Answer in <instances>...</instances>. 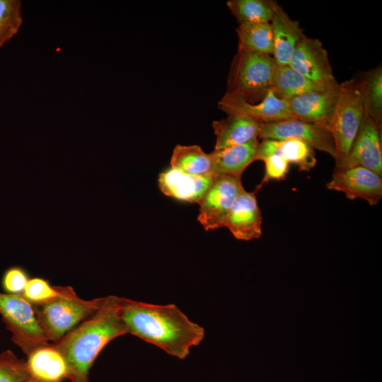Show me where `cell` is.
Segmentation results:
<instances>
[{
	"mask_svg": "<svg viewBox=\"0 0 382 382\" xmlns=\"http://www.w3.org/2000/svg\"><path fill=\"white\" fill-rule=\"evenodd\" d=\"M122 318L127 333L183 359L204 337V328L175 304L157 305L122 298Z\"/></svg>",
	"mask_w": 382,
	"mask_h": 382,
	"instance_id": "1",
	"label": "cell"
},
{
	"mask_svg": "<svg viewBox=\"0 0 382 382\" xmlns=\"http://www.w3.org/2000/svg\"><path fill=\"white\" fill-rule=\"evenodd\" d=\"M122 298L108 296L101 306L59 341L52 345L64 356L68 379L88 382V373L103 349L112 340L127 334L122 318Z\"/></svg>",
	"mask_w": 382,
	"mask_h": 382,
	"instance_id": "2",
	"label": "cell"
},
{
	"mask_svg": "<svg viewBox=\"0 0 382 382\" xmlns=\"http://www.w3.org/2000/svg\"><path fill=\"white\" fill-rule=\"evenodd\" d=\"M105 297L83 299L71 286L50 301L33 304L37 322L50 343H55L76 325L95 313Z\"/></svg>",
	"mask_w": 382,
	"mask_h": 382,
	"instance_id": "3",
	"label": "cell"
},
{
	"mask_svg": "<svg viewBox=\"0 0 382 382\" xmlns=\"http://www.w3.org/2000/svg\"><path fill=\"white\" fill-rule=\"evenodd\" d=\"M364 114V82L361 76L340 83L338 100L328 126L335 144V164L349 153Z\"/></svg>",
	"mask_w": 382,
	"mask_h": 382,
	"instance_id": "4",
	"label": "cell"
},
{
	"mask_svg": "<svg viewBox=\"0 0 382 382\" xmlns=\"http://www.w3.org/2000/svg\"><path fill=\"white\" fill-rule=\"evenodd\" d=\"M0 315L12 341L26 356L50 343L37 322L33 303L22 294L0 292Z\"/></svg>",
	"mask_w": 382,
	"mask_h": 382,
	"instance_id": "5",
	"label": "cell"
},
{
	"mask_svg": "<svg viewBox=\"0 0 382 382\" xmlns=\"http://www.w3.org/2000/svg\"><path fill=\"white\" fill-rule=\"evenodd\" d=\"M277 66L272 56L238 50L231 64L226 92L248 96L270 88Z\"/></svg>",
	"mask_w": 382,
	"mask_h": 382,
	"instance_id": "6",
	"label": "cell"
},
{
	"mask_svg": "<svg viewBox=\"0 0 382 382\" xmlns=\"http://www.w3.org/2000/svg\"><path fill=\"white\" fill-rule=\"evenodd\" d=\"M219 108L227 116H243L261 123L294 118L289 101L272 88L243 96L226 92L219 102Z\"/></svg>",
	"mask_w": 382,
	"mask_h": 382,
	"instance_id": "7",
	"label": "cell"
},
{
	"mask_svg": "<svg viewBox=\"0 0 382 382\" xmlns=\"http://www.w3.org/2000/svg\"><path fill=\"white\" fill-rule=\"evenodd\" d=\"M241 178L229 175L214 174L212 182L198 203V221L206 231L224 227L225 220L245 190Z\"/></svg>",
	"mask_w": 382,
	"mask_h": 382,
	"instance_id": "8",
	"label": "cell"
},
{
	"mask_svg": "<svg viewBox=\"0 0 382 382\" xmlns=\"http://www.w3.org/2000/svg\"><path fill=\"white\" fill-rule=\"evenodd\" d=\"M289 138L303 141L314 149L336 158L334 138L325 127L296 118L261 124L259 139L281 140Z\"/></svg>",
	"mask_w": 382,
	"mask_h": 382,
	"instance_id": "9",
	"label": "cell"
},
{
	"mask_svg": "<svg viewBox=\"0 0 382 382\" xmlns=\"http://www.w3.org/2000/svg\"><path fill=\"white\" fill-rule=\"evenodd\" d=\"M354 167L369 169L382 176L381 125L365 111L362 123L346 157L335 164V170Z\"/></svg>",
	"mask_w": 382,
	"mask_h": 382,
	"instance_id": "10",
	"label": "cell"
},
{
	"mask_svg": "<svg viewBox=\"0 0 382 382\" xmlns=\"http://www.w3.org/2000/svg\"><path fill=\"white\" fill-rule=\"evenodd\" d=\"M289 66L318 84L332 86L338 83L328 52L318 39L305 35L296 47Z\"/></svg>",
	"mask_w": 382,
	"mask_h": 382,
	"instance_id": "11",
	"label": "cell"
},
{
	"mask_svg": "<svg viewBox=\"0 0 382 382\" xmlns=\"http://www.w3.org/2000/svg\"><path fill=\"white\" fill-rule=\"evenodd\" d=\"M328 189L343 192L349 199L360 198L374 206L382 198V177L361 167L334 169Z\"/></svg>",
	"mask_w": 382,
	"mask_h": 382,
	"instance_id": "12",
	"label": "cell"
},
{
	"mask_svg": "<svg viewBox=\"0 0 382 382\" xmlns=\"http://www.w3.org/2000/svg\"><path fill=\"white\" fill-rule=\"evenodd\" d=\"M340 93V83L322 90L306 93L289 100L294 118L328 129Z\"/></svg>",
	"mask_w": 382,
	"mask_h": 382,
	"instance_id": "13",
	"label": "cell"
},
{
	"mask_svg": "<svg viewBox=\"0 0 382 382\" xmlns=\"http://www.w3.org/2000/svg\"><path fill=\"white\" fill-rule=\"evenodd\" d=\"M238 240L250 241L262 236V215L255 192L244 190L230 210L224 224Z\"/></svg>",
	"mask_w": 382,
	"mask_h": 382,
	"instance_id": "14",
	"label": "cell"
},
{
	"mask_svg": "<svg viewBox=\"0 0 382 382\" xmlns=\"http://www.w3.org/2000/svg\"><path fill=\"white\" fill-rule=\"evenodd\" d=\"M214 174L192 175L169 168L158 176V184L166 196L190 203H199L210 186Z\"/></svg>",
	"mask_w": 382,
	"mask_h": 382,
	"instance_id": "15",
	"label": "cell"
},
{
	"mask_svg": "<svg viewBox=\"0 0 382 382\" xmlns=\"http://www.w3.org/2000/svg\"><path fill=\"white\" fill-rule=\"evenodd\" d=\"M274 41L273 58L279 65H289L292 54L305 36L299 21L292 19L282 7L274 2L270 22Z\"/></svg>",
	"mask_w": 382,
	"mask_h": 382,
	"instance_id": "16",
	"label": "cell"
},
{
	"mask_svg": "<svg viewBox=\"0 0 382 382\" xmlns=\"http://www.w3.org/2000/svg\"><path fill=\"white\" fill-rule=\"evenodd\" d=\"M278 155L301 171H308L316 164L314 149L300 139L289 138L281 140L262 139L258 143L255 161H263L270 155Z\"/></svg>",
	"mask_w": 382,
	"mask_h": 382,
	"instance_id": "17",
	"label": "cell"
},
{
	"mask_svg": "<svg viewBox=\"0 0 382 382\" xmlns=\"http://www.w3.org/2000/svg\"><path fill=\"white\" fill-rule=\"evenodd\" d=\"M26 364L30 376L45 382H63L69 375L64 356L52 343L30 353Z\"/></svg>",
	"mask_w": 382,
	"mask_h": 382,
	"instance_id": "18",
	"label": "cell"
},
{
	"mask_svg": "<svg viewBox=\"0 0 382 382\" xmlns=\"http://www.w3.org/2000/svg\"><path fill=\"white\" fill-rule=\"evenodd\" d=\"M261 122L243 116H227L215 120L212 127L216 136L214 149H221L258 139Z\"/></svg>",
	"mask_w": 382,
	"mask_h": 382,
	"instance_id": "19",
	"label": "cell"
},
{
	"mask_svg": "<svg viewBox=\"0 0 382 382\" xmlns=\"http://www.w3.org/2000/svg\"><path fill=\"white\" fill-rule=\"evenodd\" d=\"M258 139L214 149L210 153L213 174L229 175L241 178L245 168L255 161Z\"/></svg>",
	"mask_w": 382,
	"mask_h": 382,
	"instance_id": "20",
	"label": "cell"
},
{
	"mask_svg": "<svg viewBox=\"0 0 382 382\" xmlns=\"http://www.w3.org/2000/svg\"><path fill=\"white\" fill-rule=\"evenodd\" d=\"M329 86H331L320 85L312 81L289 65L277 64L271 88L281 98L289 101L296 96Z\"/></svg>",
	"mask_w": 382,
	"mask_h": 382,
	"instance_id": "21",
	"label": "cell"
},
{
	"mask_svg": "<svg viewBox=\"0 0 382 382\" xmlns=\"http://www.w3.org/2000/svg\"><path fill=\"white\" fill-rule=\"evenodd\" d=\"M236 33L238 38V50L273 55V34L270 23L239 24Z\"/></svg>",
	"mask_w": 382,
	"mask_h": 382,
	"instance_id": "22",
	"label": "cell"
},
{
	"mask_svg": "<svg viewBox=\"0 0 382 382\" xmlns=\"http://www.w3.org/2000/svg\"><path fill=\"white\" fill-rule=\"evenodd\" d=\"M170 168L192 175L213 174L210 154L198 145H176L171 156Z\"/></svg>",
	"mask_w": 382,
	"mask_h": 382,
	"instance_id": "23",
	"label": "cell"
},
{
	"mask_svg": "<svg viewBox=\"0 0 382 382\" xmlns=\"http://www.w3.org/2000/svg\"><path fill=\"white\" fill-rule=\"evenodd\" d=\"M274 2L271 0H229L226 5L239 24L270 23Z\"/></svg>",
	"mask_w": 382,
	"mask_h": 382,
	"instance_id": "24",
	"label": "cell"
},
{
	"mask_svg": "<svg viewBox=\"0 0 382 382\" xmlns=\"http://www.w3.org/2000/svg\"><path fill=\"white\" fill-rule=\"evenodd\" d=\"M364 82L365 111L378 125L382 122L381 66L366 71L361 76Z\"/></svg>",
	"mask_w": 382,
	"mask_h": 382,
	"instance_id": "25",
	"label": "cell"
},
{
	"mask_svg": "<svg viewBox=\"0 0 382 382\" xmlns=\"http://www.w3.org/2000/svg\"><path fill=\"white\" fill-rule=\"evenodd\" d=\"M22 24L21 1L0 0V47L18 33Z\"/></svg>",
	"mask_w": 382,
	"mask_h": 382,
	"instance_id": "26",
	"label": "cell"
},
{
	"mask_svg": "<svg viewBox=\"0 0 382 382\" xmlns=\"http://www.w3.org/2000/svg\"><path fill=\"white\" fill-rule=\"evenodd\" d=\"M30 377L26 360L9 349L0 354V382H25Z\"/></svg>",
	"mask_w": 382,
	"mask_h": 382,
	"instance_id": "27",
	"label": "cell"
},
{
	"mask_svg": "<svg viewBox=\"0 0 382 382\" xmlns=\"http://www.w3.org/2000/svg\"><path fill=\"white\" fill-rule=\"evenodd\" d=\"M65 286H52L48 280L42 277L30 278L22 295L33 304L54 299L63 294Z\"/></svg>",
	"mask_w": 382,
	"mask_h": 382,
	"instance_id": "28",
	"label": "cell"
},
{
	"mask_svg": "<svg viewBox=\"0 0 382 382\" xmlns=\"http://www.w3.org/2000/svg\"><path fill=\"white\" fill-rule=\"evenodd\" d=\"M29 279L25 269L20 266H12L4 272L1 286L6 294H22Z\"/></svg>",
	"mask_w": 382,
	"mask_h": 382,
	"instance_id": "29",
	"label": "cell"
},
{
	"mask_svg": "<svg viewBox=\"0 0 382 382\" xmlns=\"http://www.w3.org/2000/svg\"><path fill=\"white\" fill-rule=\"evenodd\" d=\"M262 161L265 163V175L261 185L271 180H284L289 170V163L278 155H270Z\"/></svg>",
	"mask_w": 382,
	"mask_h": 382,
	"instance_id": "30",
	"label": "cell"
},
{
	"mask_svg": "<svg viewBox=\"0 0 382 382\" xmlns=\"http://www.w3.org/2000/svg\"><path fill=\"white\" fill-rule=\"evenodd\" d=\"M25 382H45V381H40L39 379H37L35 378H33V377H30L28 381H26Z\"/></svg>",
	"mask_w": 382,
	"mask_h": 382,
	"instance_id": "31",
	"label": "cell"
},
{
	"mask_svg": "<svg viewBox=\"0 0 382 382\" xmlns=\"http://www.w3.org/2000/svg\"><path fill=\"white\" fill-rule=\"evenodd\" d=\"M69 380L71 381V382H79V381H77L76 379L74 378H69Z\"/></svg>",
	"mask_w": 382,
	"mask_h": 382,
	"instance_id": "32",
	"label": "cell"
}]
</instances>
